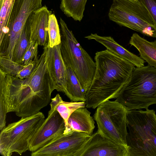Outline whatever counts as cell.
<instances>
[{
    "instance_id": "obj_1",
    "label": "cell",
    "mask_w": 156,
    "mask_h": 156,
    "mask_svg": "<svg viewBox=\"0 0 156 156\" xmlns=\"http://www.w3.org/2000/svg\"><path fill=\"white\" fill-rule=\"evenodd\" d=\"M48 48V46L44 47L37 66L27 78L21 79L0 69V100L4 102L7 113L28 117L49 103L52 92L47 69Z\"/></svg>"
},
{
    "instance_id": "obj_2",
    "label": "cell",
    "mask_w": 156,
    "mask_h": 156,
    "mask_svg": "<svg viewBox=\"0 0 156 156\" xmlns=\"http://www.w3.org/2000/svg\"><path fill=\"white\" fill-rule=\"evenodd\" d=\"M94 60V76L85 94L86 107L93 109L116 98L135 67L107 49L96 53Z\"/></svg>"
},
{
    "instance_id": "obj_3",
    "label": "cell",
    "mask_w": 156,
    "mask_h": 156,
    "mask_svg": "<svg viewBox=\"0 0 156 156\" xmlns=\"http://www.w3.org/2000/svg\"><path fill=\"white\" fill-rule=\"evenodd\" d=\"M129 156H156V114L148 108L128 110Z\"/></svg>"
},
{
    "instance_id": "obj_4",
    "label": "cell",
    "mask_w": 156,
    "mask_h": 156,
    "mask_svg": "<svg viewBox=\"0 0 156 156\" xmlns=\"http://www.w3.org/2000/svg\"><path fill=\"white\" fill-rule=\"evenodd\" d=\"M115 101L128 110L146 109L156 104V68L135 67Z\"/></svg>"
},
{
    "instance_id": "obj_5",
    "label": "cell",
    "mask_w": 156,
    "mask_h": 156,
    "mask_svg": "<svg viewBox=\"0 0 156 156\" xmlns=\"http://www.w3.org/2000/svg\"><path fill=\"white\" fill-rule=\"evenodd\" d=\"M60 51L66 67L71 68L80 82L85 94L93 81L96 64L78 42L64 20L60 18Z\"/></svg>"
},
{
    "instance_id": "obj_6",
    "label": "cell",
    "mask_w": 156,
    "mask_h": 156,
    "mask_svg": "<svg viewBox=\"0 0 156 156\" xmlns=\"http://www.w3.org/2000/svg\"><path fill=\"white\" fill-rule=\"evenodd\" d=\"M109 20L119 25L156 38V27L146 7L138 0H113Z\"/></svg>"
},
{
    "instance_id": "obj_7",
    "label": "cell",
    "mask_w": 156,
    "mask_h": 156,
    "mask_svg": "<svg viewBox=\"0 0 156 156\" xmlns=\"http://www.w3.org/2000/svg\"><path fill=\"white\" fill-rule=\"evenodd\" d=\"M45 119L44 114L39 112L21 117L18 121L9 124L1 130L0 154L11 156L16 152L20 155L29 150L30 140Z\"/></svg>"
},
{
    "instance_id": "obj_8",
    "label": "cell",
    "mask_w": 156,
    "mask_h": 156,
    "mask_svg": "<svg viewBox=\"0 0 156 156\" xmlns=\"http://www.w3.org/2000/svg\"><path fill=\"white\" fill-rule=\"evenodd\" d=\"M128 110L115 100H108L97 108L93 115L97 131L102 136L118 144L127 146V116Z\"/></svg>"
},
{
    "instance_id": "obj_9",
    "label": "cell",
    "mask_w": 156,
    "mask_h": 156,
    "mask_svg": "<svg viewBox=\"0 0 156 156\" xmlns=\"http://www.w3.org/2000/svg\"><path fill=\"white\" fill-rule=\"evenodd\" d=\"M42 0H15L9 20L8 32L0 41V51L5 56L13 57L16 44L30 15L42 7Z\"/></svg>"
},
{
    "instance_id": "obj_10",
    "label": "cell",
    "mask_w": 156,
    "mask_h": 156,
    "mask_svg": "<svg viewBox=\"0 0 156 156\" xmlns=\"http://www.w3.org/2000/svg\"><path fill=\"white\" fill-rule=\"evenodd\" d=\"M85 133L71 130L63 133L35 151L32 156H74L91 138Z\"/></svg>"
},
{
    "instance_id": "obj_11",
    "label": "cell",
    "mask_w": 156,
    "mask_h": 156,
    "mask_svg": "<svg viewBox=\"0 0 156 156\" xmlns=\"http://www.w3.org/2000/svg\"><path fill=\"white\" fill-rule=\"evenodd\" d=\"M66 128L65 121L59 113L50 108L47 118L30 140L28 151L33 152L47 145L63 133Z\"/></svg>"
},
{
    "instance_id": "obj_12",
    "label": "cell",
    "mask_w": 156,
    "mask_h": 156,
    "mask_svg": "<svg viewBox=\"0 0 156 156\" xmlns=\"http://www.w3.org/2000/svg\"><path fill=\"white\" fill-rule=\"evenodd\" d=\"M129 147L101 134L97 131L74 156H129Z\"/></svg>"
},
{
    "instance_id": "obj_13",
    "label": "cell",
    "mask_w": 156,
    "mask_h": 156,
    "mask_svg": "<svg viewBox=\"0 0 156 156\" xmlns=\"http://www.w3.org/2000/svg\"><path fill=\"white\" fill-rule=\"evenodd\" d=\"M47 69L49 74L52 92L55 90L64 92L66 87L67 72L62 58L60 44L53 48L48 45Z\"/></svg>"
},
{
    "instance_id": "obj_14",
    "label": "cell",
    "mask_w": 156,
    "mask_h": 156,
    "mask_svg": "<svg viewBox=\"0 0 156 156\" xmlns=\"http://www.w3.org/2000/svg\"><path fill=\"white\" fill-rule=\"evenodd\" d=\"M52 14L45 6L34 11L31 15L30 41H35L44 47L48 45L49 17Z\"/></svg>"
},
{
    "instance_id": "obj_15",
    "label": "cell",
    "mask_w": 156,
    "mask_h": 156,
    "mask_svg": "<svg viewBox=\"0 0 156 156\" xmlns=\"http://www.w3.org/2000/svg\"><path fill=\"white\" fill-rule=\"evenodd\" d=\"M88 40H94L104 46L106 49L116 55L127 61L135 67L144 66L145 62L140 57L130 52L116 42L110 36H101L91 34L85 37Z\"/></svg>"
},
{
    "instance_id": "obj_16",
    "label": "cell",
    "mask_w": 156,
    "mask_h": 156,
    "mask_svg": "<svg viewBox=\"0 0 156 156\" xmlns=\"http://www.w3.org/2000/svg\"><path fill=\"white\" fill-rule=\"evenodd\" d=\"M90 114L86 107L76 109L69 117L64 133L75 130L91 135L95 126L94 118Z\"/></svg>"
},
{
    "instance_id": "obj_17",
    "label": "cell",
    "mask_w": 156,
    "mask_h": 156,
    "mask_svg": "<svg viewBox=\"0 0 156 156\" xmlns=\"http://www.w3.org/2000/svg\"><path fill=\"white\" fill-rule=\"evenodd\" d=\"M39 59L37 56L26 65L7 58L0 57V69L10 75L23 79L29 77L37 66Z\"/></svg>"
},
{
    "instance_id": "obj_18",
    "label": "cell",
    "mask_w": 156,
    "mask_h": 156,
    "mask_svg": "<svg viewBox=\"0 0 156 156\" xmlns=\"http://www.w3.org/2000/svg\"><path fill=\"white\" fill-rule=\"evenodd\" d=\"M129 44L137 49L140 57L148 65L156 68V40L149 41L134 33L131 37Z\"/></svg>"
},
{
    "instance_id": "obj_19",
    "label": "cell",
    "mask_w": 156,
    "mask_h": 156,
    "mask_svg": "<svg viewBox=\"0 0 156 156\" xmlns=\"http://www.w3.org/2000/svg\"><path fill=\"white\" fill-rule=\"evenodd\" d=\"M66 67V85L64 93L71 102H85V94L75 74L71 68Z\"/></svg>"
},
{
    "instance_id": "obj_20",
    "label": "cell",
    "mask_w": 156,
    "mask_h": 156,
    "mask_svg": "<svg viewBox=\"0 0 156 156\" xmlns=\"http://www.w3.org/2000/svg\"><path fill=\"white\" fill-rule=\"evenodd\" d=\"M50 105L51 108L58 111L64 119L66 126L69 117L74 111L79 108L86 107L85 102L63 101L59 94L51 99Z\"/></svg>"
},
{
    "instance_id": "obj_21",
    "label": "cell",
    "mask_w": 156,
    "mask_h": 156,
    "mask_svg": "<svg viewBox=\"0 0 156 156\" xmlns=\"http://www.w3.org/2000/svg\"><path fill=\"white\" fill-rule=\"evenodd\" d=\"M87 0H61L60 8L67 17L74 20L80 21L83 17V13Z\"/></svg>"
},
{
    "instance_id": "obj_22",
    "label": "cell",
    "mask_w": 156,
    "mask_h": 156,
    "mask_svg": "<svg viewBox=\"0 0 156 156\" xmlns=\"http://www.w3.org/2000/svg\"><path fill=\"white\" fill-rule=\"evenodd\" d=\"M31 15L27 20L14 49L12 61L19 63L30 43Z\"/></svg>"
},
{
    "instance_id": "obj_23",
    "label": "cell",
    "mask_w": 156,
    "mask_h": 156,
    "mask_svg": "<svg viewBox=\"0 0 156 156\" xmlns=\"http://www.w3.org/2000/svg\"><path fill=\"white\" fill-rule=\"evenodd\" d=\"M15 0H0V41L8 32L9 20Z\"/></svg>"
},
{
    "instance_id": "obj_24",
    "label": "cell",
    "mask_w": 156,
    "mask_h": 156,
    "mask_svg": "<svg viewBox=\"0 0 156 156\" xmlns=\"http://www.w3.org/2000/svg\"><path fill=\"white\" fill-rule=\"evenodd\" d=\"M49 41L48 45L51 48L60 44L61 36L59 25L54 14H51L49 17L48 26Z\"/></svg>"
},
{
    "instance_id": "obj_25",
    "label": "cell",
    "mask_w": 156,
    "mask_h": 156,
    "mask_svg": "<svg viewBox=\"0 0 156 156\" xmlns=\"http://www.w3.org/2000/svg\"><path fill=\"white\" fill-rule=\"evenodd\" d=\"M38 45L37 41H30L24 55L19 63L26 65L32 61L37 56Z\"/></svg>"
},
{
    "instance_id": "obj_26",
    "label": "cell",
    "mask_w": 156,
    "mask_h": 156,
    "mask_svg": "<svg viewBox=\"0 0 156 156\" xmlns=\"http://www.w3.org/2000/svg\"><path fill=\"white\" fill-rule=\"evenodd\" d=\"M147 9L156 27V0H138Z\"/></svg>"
}]
</instances>
